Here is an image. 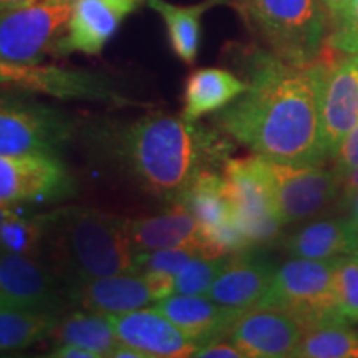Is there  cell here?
<instances>
[{
  "label": "cell",
  "mask_w": 358,
  "mask_h": 358,
  "mask_svg": "<svg viewBox=\"0 0 358 358\" xmlns=\"http://www.w3.org/2000/svg\"><path fill=\"white\" fill-rule=\"evenodd\" d=\"M128 232L134 252L189 248L201 254L203 245L198 221L181 203L171 204L169 209L156 216L128 219Z\"/></svg>",
  "instance_id": "cell-21"
},
{
  "label": "cell",
  "mask_w": 358,
  "mask_h": 358,
  "mask_svg": "<svg viewBox=\"0 0 358 358\" xmlns=\"http://www.w3.org/2000/svg\"><path fill=\"white\" fill-rule=\"evenodd\" d=\"M272 259L257 250L245 249L227 259L221 274L208 290V297L232 312H244L261 306L275 274Z\"/></svg>",
  "instance_id": "cell-15"
},
{
  "label": "cell",
  "mask_w": 358,
  "mask_h": 358,
  "mask_svg": "<svg viewBox=\"0 0 358 358\" xmlns=\"http://www.w3.org/2000/svg\"><path fill=\"white\" fill-rule=\"evenodd\" d=\"M73 129L60 110L27 93L0 88V155L60 156Z\"/></svg>",
  "instance_id": "cell-6"
},
{
  "label": "cell",
  "mask_w": 358,
  "mask_h": 358,
  "mask_svg": "<svg viewBox=\"0 0 358 358\" xmlns=\"http://www.w3.org/2000/svg\"><path fill=\"white\" fill-rule=\"evenodd\" d=\"M332 34H358V0H350L342 15L334 22Z\"/></svg>",
  "instance_id": "cell-35"
},
{
  "label": "cell",
  "mask_w": 358,
  "mask_h": 358,
  "mask_svg": "<svg viewBox=\"0 0 358 358\" xmlns=\"http://www.w3.org/2000/svg\"><path fill=\"white\" fill-rule=\"evenodd\" d=\"M60 315L20 307L0 308V353L20 352L50 337Z\"/></svg>",
  "instance_id": "cell-27"
},
{
  "label": "cell",
  "mask_w": 358,
  "mask_h": 358,
  "mask_svg": "<svg viewBox=\"0 0 358 358\" xmlns=\"http://www.w3.org/2000/svg\"><path fill=\"white\" fill-rule=\"evenodd\" d=\"M35 2H38V0H0V12L32 6Z\"/></svg>",
  "instance_id": "cell-42"
},
{
  "label": "cell",
  "mask_w": 358,
  "mask_h": 358,
  "mask_svg": "<svg viewBox=\"0 0 358 358\" xmlns=\"http://www.w3.org/2000/svg\"><path fill=\"white\" fill-rule=\"evenodd\" d=\"M45 234H47V214L27 217L17 211L0 227V252H15L42 259Z\"/></svg>",
  "instance_id": "cell-28"
},
{
  "label": "cell",
  "mask_w": 358,
  "mask_h": 358,
  "mask_svg": "<svg viewBox=\"0 0 358 358\" xmlns=\"http://www.w3.org/2000/svg\"><path fill=\"white\" fill-rule=\"evenodd\" d=\"M226 338L243 352L244 358L292 357L302 338V327L279 307L257 306L237 313Z\"/></svg>",
  "instance_id": "cell-14"
},
{
  "label": "cell",
  "mask_w": 358,
  "mask_h": 358,
  "mask_svg": "<svg viewBox=\"0 0 358 358\" xmlns=\"http://www.w3.org/2000/svg\"><path fill=\"white\" fill-rule=\"evenodd\" d=\"M280 248L290 257L338 259L358 254V231L348 217H320L302 222L282 239Z\"/></svg>",
  "instance_id": "cell-20"
},
{
  "label": "cell",
  "mask_w": 358,
  "mask_h": 358,
  "mask_svg": "<svg viewBox=\"0 0 358 358\" xmlns=\"http://www.w3.org/2000/svg\"><path fill=\"white\" fill-rule=\"evenodd\" d=\"M335 294L338 312L343 319L358 322V254L338 259L335 267Z\"/></svg>",
  "instance_id": "cell-30"
},
{
  "label": "cell",
  "mask_w": 358,
  "mask_h": 358,
  "mask_svg": "<svg viewBox=\"0 0 358 358\" xmlns=\"http://www.w3.org/2000/svg\"><path fill=\"white\" fill-rule=\"evenodd\" d=\"M73 0H38L0 12V55L20 64H42L65 32Z\"/></svg>",
  "instance_id": "cell-10"
},
{
  "label": "cell",
  "mask_w": 358,
  "mask_h": 358,
  "mask_svg": "<svg viewBox=\"0 0 358 358\" xmlns=\"http://www.w3.org/2000/svg\"><path fill=\"white\" fill-rule=\"evenodd\" d=\"M0 88L37 93L57 100L100 101L113 106H131L116 85L103 73L58 65L20 64L0 55Z\"/></svg>",
  "instance_id": "cell-7"
},
{
  "label": "cell",
  "mask_w": 358,
  "mask_h": 358,
  "mask_svg": "<svg viewBox=\"0 0 358 358\" xmlns=\"http://www.w3.org/2000/svg\"><path fill=\"white\" fill-rule=\"evenodd\" d=\"M322 2H324L327 12H329L330 19H332V24H334V22L342 15L343 10L348 7L350 0H322Z\"/></svg>",
  "instance_id": "cell-39"
},
{
  "label": "cell",
  "mask_w": 358,
  "mask_h": 358,
  "mask_svg": "<svg viewBox=\"0 0 358 358\" xmlns=\"http://www.w3.org/2000/svg\"><path fill=\"white\" fill-rule=\"evenodd\" d=\"M53 358H101L96 352L88 350L73 343H57V347L48 353Z\"/></svg>",
  "instance_id": "cell-36"
},
{
  "label": "cell",
  "mask_w": 358,
  "mask_h": 358,
  "mask_svg": "<svg viewBox=\"0 0 358 358\" xmlns=\"http://www.w3.org/2000/svg\"><path fill=\"white\" fill-rule=\"evenodd\" d=\"M222 176L234 208L236 221L243 227L252 248L274 243L284 229V224L277 214L261 156L226 159L222 164Z\"/></svg>",
  "instance_id": "cell-9"
},
{
  "label": "cell",
  "mask_w": 358,
  "mask_h": 358,
  "mask_svg": "<svg viewBox=\"0 0 358 358\" xmlns=\"http://www.w3.org/2000/svg\"><path fill=\"white\" fill-rule=\"evenodd\" d=\"M340 259V257H338ZM338 259L290 257L275 267L271 289L261 306L289 312L302 327L345 320L338 312L335 294V267Z\"/></svg>",
  "instance_id": "cell-5"
},
{
  "label": "cell",
  "mask_w": 358,
  "mask_h": 358,
  "mask_svg": "<svg viewBox=\"0 0 358 358\" xmlns=\"http://www.w3.org/2000/svg\"><path fill=\"white\" fill-rule=\"evenodd\" d=\"M332 169L343 181L350 176L353 169L358 166V123L350 129V133L343 138L342 145L332 158Z\"/></svg>",
  "instance_id": "cell-32"
},
{
  "label": "cell",
  "mask_w": 358,
  "mask_h": 358,
  "mask_svg": "<svg viewBox=\"0 0 358 358\" xmlns=\"http://www.w3.org/2000/svg\"><path fill=\"white\" fill-rule=\"evenodd\" d=\"M199 252L189 248H169L136 252L134 256V272L145 274L150 271H164L178 275Z\"/></svg>",
  "instance_id": "cell-31"
},
{
  "label": "cell",
  "mask_w": 358,
  "mask_h": 358,
  "mask_svg": "<svg viewBox=\"0 0 358 358\" xmlns=\"http://www.w3.org/2000/svg\"><path fill=\"white\" fill-rule=\"evenodd\" d=\"M73 189V178L60 156L0 155V204L55 203Z\"/></svg>",
  "instance_id": "cell-11"
},
{
  "label": "cell",
  "mask_w": 358,
  "mask_h": 358,
  "mask_svg": "<svg viewBox=\"0 0 358 358\" xmlns=\"http://www.w3.org/2000/svg\"><path fill=\"white\" fill-rule=\"evenodd\" d=\"M87 127L90 153L145 194L168 204L181 203L198 174L226 161L221 138L182 115L158 111Z\"/></svg>",
  "instance_id": "cell-2"
},
{
  "label": "cell",
  "mask_w": 358,
  "mask_h": 358,
  "mask_svg": "<svg viewBox=\"0 0 358 358\" xmlns=\"http://www.w3.org/2000/svg\"><path fill=\"white\" fill-rule=\"evenodd\" d=\"M245 88V80H241L229 70L206 66L191 71L185 83L181 115L189 122H199L203 116L217 113L231 105Z\"/></svg>",
  "instance_id": "cell-22"
},
{
  "label": "cell",
  "mask_w": 358,
  "mask_h": 358,
  "mask_svg": "<svg viewBox=\"0 0 358 358\" xmlns=\"http://www.w3.org/2000/svg\"><path fill=\"white\" fill-rule=\"evenodd\" d=\"M355 192H358V166L353 169L350 176H348L345 181H343L342 185V198H340V201H342L343 204L347 203L348 199L352 198Z\"/></svg>",
  "instance_id": "cell-38"
},
{
  "label": "cell",
  "mask_w": 358,
  "mask_h": 358,
  "mask_svg": "<svg viewBox=\"0 0 358 358\" xmlns=\"http://www.w3.org/2000/svg\"><path fill=\"white\" fill-rule=\"evenodd\" d=\"M262 161L284 227L319 217L342 198V179L332 168L324 164L294 166L266 158Z\"/></svg>",
  "instance_id": "cell-8"
},
{
  "label": "cell",
  "mask_w": 358,
  "mask_h": 358,
  "mask_svg": "<svg viewBox=\"0 0 358 358\" xmlns=\"http://www.w3.org/2000/svg\"><path fill=\"white\" fill-rule=\"evenodd\" d=\"M127 15L129 12L111 0H73L69 24L53 48V57L98 55L118 32Z\"/></svg>",
  "instance_id": "cell-18"
},
{
  "label": "cell",
  "mask_w": 358,
  "mask_h": 358,
  "mask_svg": "<svg viewBox=\"0 0 358 358\" xmlns=\"http://www.w3.org/2000/svg\"><path fill=\"white\" fill-rule=\"evenodd\" d=\"M155 308L198 347L226 337L237 317V312L217 306L208 295L173 294L156 302Z\"/></svg>",
  "instance_id": "cell-19"
},
{
  "label": "cell",
  "mask_w": 358,
  "mask_h": 358,
  "mask_svg": "<svg viewBox=\"0 0 358 358\" xmlns=\"http://www.w3.org/2000/svg\"><path fill=\"white\" fill-rule=\"evenodd\" d=\"M181 204H185L198 221L201 234L211 232L236 219L224 176L214 169H206L198 174L182 196Z\"/></svg>",
  "instance_id": "cell-24"
},
{
  "label": "cell",
  "mask_w": 358,
  "mask_h": 358,
  "mask_svg": "<svg viewBox=\"0 0 358 358\" xmlns=\"http://www.w3.org/2000/svg\"><path fill=\"white\" fill-rule=\"evenodd\" d=\"M329 47L358 57V34H330Z\"/></svg>",
  "instance_id": "cell-37"
},
{
  "label": "cell",
  "mask_w": 358,
  "mask_h": 358,
  "mask_svg": "<svg viewBox=\"0 0 358 358\" xmlns=\"http://www.w3.org/2000/svg\"><path fill=\"white\" fill-rule=\"evenodd\" d=\"M153 301H163L176 294V275L164 271H150L143 274Z\"/></svg>",
  "instance_id": "cell-33"
},
{
  "label": "cell",
  "mask_w": 358,
  "mask_h": 358,
  "mask_svg": "<svg viewBox=\"0 0 358 358\" xmlns=\"http://www.w3.org/2000/svg\"><path fill=\"white\" fill-rule=\"evenodd\" d=\"M7 306H10V303H8V302H7V299L3 297L2 294H0V308H2V307H7Z\"/></svg>",
  "instance_id": "cell-45"
},
{
  "label": "cell",
  "mask_w": 358,
  "mask_h": 358,
  "mask_svg": "<svg viewBox=\"0 0 358 358\" xmlns=\"http://www.w3.org/2000/svg\"><path fill=\"white\" fill-rule=\"evenodd\" d=\"M0 294L12 307L53 315L69 303L64 282L42 259L15 252H0Z\"/></svg>",
  "instance_id": "cell-13"
},
{
  "label": "cell",
  "mask_w": 358,
  "mask_h": 358,
  "mask_svg": "<svg viewBox=\"0 0 358 358\" xmlns=\"http://www.w3.org/2000/svg\"><path fill=\"white\" fill-rule=\"evenodd\" d=\"M345 208L348 209V219H350L355 229L358 231V192L352 196L345 203Z\"/></svg>",
  "instance_id": "cell-41"
},
{
  "label": "cell",
  "mask_w": 358,
  "mask_h": 358,
  "mask_svg": "<svg viewBox=\"0 0 358 358\" xmlns=\"http://www.w3.org/2000/svg\"><path fill=\"white\" fill-rule=\"evenodd\" d=\"M294 358H358V330L348 320L308 327L292 353Z\"/></svg>",
  "instance_id": "cell-26"
},
{
  "label": "cell",
  "mask_w": 358,
  "mask_h": 358,
  "mask_svg": "<svg viewBox=\"0 0 358 358\" xmlns=\"http://www.w3.org/2000/svg\"><path fill=\"white\" fill-rule=\"evenodd\" d=\"M50 337L57 343H73L100 357H110L120 342L108 317L87 310L60 317Z\"/></svg>",
  "instance_id": "cell-25"
},
{
  "label": "cell",
  "mask_w": 358,
  "mask_h": 358,
  "mask_svg": "<svg viewBox=\"0 0 358 358\" xmlns=\"http://www.w3.org/2000/svg\"><path fill=\"white\" fill-rule=\"evenodd\" d=\"M232 256V254H231ZM226 257H206L196 256L187 266L176 275V294L206 295L211 289L213 282L221 274L226 266Z\"/></svg>",
  "instance_id": "cell-29"
},
{
  "label": "cell",
  "mask_w": 358,
  "mask_h": 358,
  "mask_svg": "<svg viewBox=\"0 0 358 358\" xmlns=\"http://www.w3.org/2000/svg\"><path fill=\"white\" fill-rule=\"evenodd\" d=\"M192 357L198 358H244L243 352L229 338H217L198 347Z\"/></svg>",
  "instance_id": "cell-34"
},
{
  "label": "cell",
  "mask_w": 358,
  "mask_h": 358,
  "mask_svg": "<svg viewBox=\"0 0 358 358\" xmlns=\"http://www.w3.org/2000/svg\"><path fill=\"white\" fill-rule=\"evenodd\" d=\"M106 317L120 342L143 352L146 358H185L198 350V345L155 307Z\"/></svg>",
  "instance_id": "cell-16"
},
{
  "label": "cell",
  "mask_w": 358,
  "mask_h": 358,
  "mask_svg": "<svg viewBox=\"0 0 358 358\" xmlns=\"http://www.w3.org/2000/svg\"><path fill=\"white\" fill-rule=\"evenodd\" d=\"M17 211H19V208L17 206H7V204H0V227H2V224L7 221L8 217L13 216Z\"/></svg>",
  "instance_id": "cell-43"
},
{
  "label": "cell",
  "mask_w": 358,
  "mask_h": 358,
  "mask_svg": "<svg viewBox=\"0 0 358 358\" xmlns=\"http://www.w3.org/2000/svg\"><path fill=\"white\" fill-rule=\"evenodd\" d=\"M268 52L292 65L319 60L332 34L322 0H237Z\"/></svg>",
  "instance_id": "cell-4"
},
{
  "label": "cell",
  "mask_w": 358,
  "mask_h": 358,
  "mask_svg": "<svg viewBox=\"0 0 358 358\" xmlns=\"http://www.w3.org/2000/svg\"><path fill=\"white\" fill-rule=\"evenodd\" d=\"M43 256L64 284L134 272L128 219L95 208H62L47 214Z\"/></svg>",
  "instance_id": "cell-3"
},
{
  "label": "cell",
  "mask_w": 358,
  "mask_h": 358,
  "mask_svg": "<svg viewBox=\"0 0 358 358\" xmlns=\"http://www.w3.org/2000/svg\"><path fill=\"white\" fill-rule=\"evenodd\" d=\"M322 58L292 65L271 52L250 57L248 88L217 111L227 136L262 158L294 166L329 159L322 122Z\"/></svg>",
  "instance_id": "cell-1"
},
{
  "label": "cell",
  "mask_w": 358,
  "mask_h": 358,
  "mask_svg": "<svg viewBox=\"0 0 358 358\" xmlns=\"http://www.w3.org/2000/svg\"><path fill=\"white\" fill-rule=\"evenodd\" d=\"M113 358H146V355L140 350H136V348L127 345V343H122L118 342V345L115 347V350L111 352V355Z\"/></svg>",
  "instance_id": "cell-40"
},
{
  "label": "cell",
  "mask_w": 358,
  "mask_h": 358,
  "mask_svg": "<svg viewBox=\"0 0 358 358\" xmlns=\"http://www.w3.org/2000/svg\"><path fill=\"white\" fill-rule=\"evenodd\" d=\"M226 0H201L191 6H178L168 0H148V7L155 10L166 27L169 47L182 64L192 65L199 55L203 17L208 10Z\"/></svg>",
  "instance_id": "cell-23"
},
{
  "label": "cell",
  "mask_w": 358,
  "mask_h": 358,
  "mask_svg": "<svg viewBox=\"0 0 358 358\" xmlns=\"http://www.w3.org/2000/svg\"><path fill=\"white\" fill-rule=\"evenodd\" d=\"M64 285L66 302L101 315H120L145 307L153 301L145 277L138 272L87 277L70 280Z\"/></svg>",
  "instance_id": "cell-17"
},
{
  "label": "cell",
  "mask_w": 358,
  "mask_h": 358,
  "mask_svg": "<svg viewBox=\"0 0 358 358\" xmlns=\"http://www.w3.org/2000/svg\"><path fill=\"white\" fill-rule=\"evenodd\" d=\"M322 122L327 155L332 159L343 138L358 123V57L329 47L320 55Z\"/></svg>",
  "instance_id": "cell-12"
},
{
  "label": "cell",
  "mask_w": 358,
  "mask_h": 358,
  "mask_svg": "<svg viewBox=\"0 0 358 358\" xmlns=\"http://www.w3.org/2000/svg\"><path fill=\"white\" fill-rule=\"evenodd\" d=\"M111 2L118 3L120 7H123L124 10L131 13V12L134 10V8H136L138 6H140V3L143 2V0H111Z\"/></svg>",
  "instance_id": "cell-44"
}]
</instances>
